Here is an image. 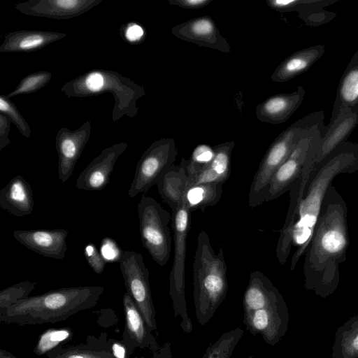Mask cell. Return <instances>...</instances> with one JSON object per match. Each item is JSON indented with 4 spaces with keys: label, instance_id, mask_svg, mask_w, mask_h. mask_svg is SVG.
<instances>
[{
    "label": "cell",
    "instance_id": "cell-32",
    "mask_svg": "<svg viewBox=\"0 0 358 358\" xmlns=\"http://www.w3.org/2000/svg\"><path fill=\"white\" fill-rule=\"evenodd\" d=\"M51 78L52 73L46 71L30 73L20 80L13 91L5 96L10 99L15 96L35 92L46 85Z\"/></svg>",
    "mask_w": 358,
    "mask_h": 358
},
{
    "label": "cell",
    "instance_id": "cell-29",
    "mask_svg": "<svg viewBox=\"0 0 358 358\" xmlns=\"http://www.w3.org/2000/svg\"><path fill=\"white\" fill-rule=\"evenodd\" d=\"M337 0H266L267 5L280 13L296 11L300 18L322 10Z\"/></svg>",
    "mask_w": 358,
    "mask_h": 358
},
{
    "label": "cell",
    "instance_id": "cell-42",
    "mask_svg": "<svg viewBox=\"0 0 358 358\" xmlns=\"http://www.w3.org/2000/svg\"><path fill=\"white\" fill-rule=\"evenodd\" d=\"M67 358H94V357L84 352H74L69 355Z\"/></svg>",
    "mask_w": 358,
    "mask_h": 358
},
{
    "label": "cell",
    "instance_id": "cell-12",
    "mask_svg": "<svg viewBox=\"0 0 358 358\" xmlns=\"http://www.w3.org/2000/svg\"><path fill=\"white\" fill-rule=\"evenodd\" d=\"M289 323L285 301L262 309L243 312V324L253 336L260 334L264 342L275 345L285 336Z\"/></svg>",
    "mask_w": 358,
    "mask_h": 358
},
{
    "label": "cell",
    "instance_id": "cell-21",
    "mask_svg": "<svg viewBox=\"0 0 358 358\" xmlns=\"http://www.w3.org/2000/svg\"><path fill=\"white\" fill-rule=\"evenodd\" d=\"M66 34L51 31L20 30L5 35L0 52H28L61 40Z\"/></svg>",
    "mask_w": 358,
    "mask_h": 358
},
{
    "label": "cell",
    "instance_id": "cell-11",
    "mask_svg": "<svg viewBox=\"0 0 358 358\" xmlns=\"http://www.w3.org/2000/svg\"><path fill=\"white\" fill-rule=\"evenodd\" d=\"M100 287H78L50 291L23 299L12 308L16 310H64L96 301L103 292Z\"/></svg>",
    "mask_w": 358,
    "mask_h": 358
},
{
    "label": "cell",
    "instance_id": "cell-26",
    "mask_svg": "<svg viewBox=\"0 0 358 358\" xmlns=\"http://www.w3.org/2000/svg\"><path fill=\"white\" fill-rule=\"evenodd\" d=\"M234 141L214 146L215 156L191 181L189 187L204 183H224L229 178Z\"/></svg>",
    "mask_w": 358,
    "mask_h": 358
},
{
    "label": "cell",
    "instance_id": "cell-31",
    "mask_svg": "<svg viewBox=\"0 0 358 358\" xmlns=\"http://www.w3.org/2000/svg\"><path fill=\"white\" fill-rule=\"evenodd\" d=\"M124 306L128 330L131 336L138 343H143L147 337V331L144 325V320L131 296L126 293L124 295Z\"/></svg>",
    "mask_w": 358,
    "mask_h": 358
},
{
    "label": "cell",
    "instance_id": "cell-1",
    "mask_svg": "<svg viewBox=\"0 0 358 358\" xmlns=\"http://www.w3.org/2000/svg\"><path fill=\"white\" fill-rule=\"evenodd\" d=\"M348 245L347 206L337 189L331 186L304 253L307 289H314L322 296L335 289L339 281V264L346 259Z\"/></svg>",
    "mask_w": 358,
    "mask_h": 358
},
{
    "label": "cell",
    "instance_id": "cell-23",
    "mask_svg": "<svg viewBox=\"0 0 358 358\" xmlns=\"http://www.w3.org/2000/svg\"><path fill=\"white\" fill-rule=\"evenodd\" d=\"M325 52L324 45H315L298 50L285 58L271 75L275 83L287 82L308 71Z\"/></svg>",
    "mask_w": 358,
    "mask_h": 358
},
{
    "label": "cell",
    "instance_id": "cell-19",
    "mask_svg": "<svg viewBox=\"0 0 358 358\" xmlns=\"http://www.w3.org/2000/svg\"><path fill=\"white\" fill-rule=\"evenodd\" d=\"M357 124L358 103L342 111L326 127L316 154V164L322 162L340 144L346 141Z\"/></svg>",
    "mask_w": 358,
    "mask_h": 358
},
{
    "label": "cell",
    "instance_id": "cell-28",
    "mask_svg": "<svg viewBox=\"0 0 358 358\" xmlns=\"http://www.w3.org/2000/svg\"><path fill=\"white\" fill-rule=\"evenodd\" d=\"M223 183H204L192 185L187 189L184 203L191 212L217 204L222 195Z\"/></svg>",
    "mask_w": 358,
    "mask_h": 358
},
{
    "label": "cell",
    "instance_id": "cell-17",
    "mask_svg": "<svg viewBox=\"0 0 358 358\" xmlns=\"http://www.w3.org/2000/svg\"><path fill=\"white\" fill-rule=\"evenodd\" d=\"M13 235L22 245L43 257L61 260L66 255L68 230H15Z\"/></svg>",
    "mask_w": 358,
    "mask_h": 358
},
{
    "label": "cell",
    "instance_id": "cell-5",
    "mask_svg": "<svg viewBox=\"0 0 358 358\" xmlns=\"http://www.w3.org/2000/svg\"><path fill=\"white\" fill-rule=\"evenodd\" d=\"M323 111L311 113L298 120L282 131L270 145L262 158L249 190L248 203L251 208L262 205L274 173L287 159L299 141L310 129L324 124Z\"/></svg>",
    "mask_w": 358,
    "mask_h": 358
},
{
    "label": "cell",
    "instance_id": "cell-13",
    "mask_svg": "<svg viewBox=\"0 0 358 358\" xmlns=\"http://www.w3.org/2000/svg\"><path fill=\"white\" fill-rule=\"evenodd\" d=\"M91 134V122L86 121L80 127L71 130L66 127L59 129L55 137V148L58 155V178L66 182L72 175Z\"/></svg>",
    "mask_w": 358,
    "mask_h": 358
},
{
    "label": "cell",
    "instance_id": "cell-2",
    "mask_svg": "<svg viewBox=\"0 0 358 358\" xmlns=\"http://www.w3.org/2000/svg\"><path fill=\"white\" fill-rule=\"evenodd\" d=\"M357 171L358 144L348 141L340 144L313 169L298 208L294 227L292 242L298 248L292 258V271L312 239L324 196L334 179L341 173H352Z\"/></svg>",
    "mask_w": 358,
    "mask_h": 358
},
{
    "label": "cell",
    "instance_id": "cell-40",
    "mask_svg": "<svg viewBox=\"0 0 358 358\" xmlns=\"http://www.w3.org/2000/svg\"><path fill=\"white\" fill-rule=\"evenodd\" d=\"M213 0H169L168 3L186 9H198L208 5Z\"/></svg>",
    "mask_w": 358,
    "mask_h": 358
},
{
    "label": "cell",
    "instance_id": "cell-27",
    "mask_svg": "<svg viewBox=\"0 0 358 358\" xmlns=\"http://www.w3.org/2000/svg\"><path fill=\"white\" fill-rule=\"evenodd\" d=\"M333 358H358V315L341 326L335 335Z\"/></svg>",
    "mask_w": 358,
    "mask_h": 358
},
{
    "label": "cell",
    "instance_id": "cell-6",
    "mask_svg": "<svg viewBox=\"0 0 358 358\" xmlns=\"http://www.w3.org/2000/svg\"><path fill=\"white\" fill-rule=\"evenodd\" d=\"M171 212L174 252L169 276V294L173 303L174 316H180V325L182 329L185 333H191L193 325L188 315L185 300V266L192 212L185 203Z\"/></svg>",
    "mask_w": 358,
    "mask_h": 358
},
{
    "label": "cell",
    "instance_id": "cell-44",
    "mask_svg": "<svg viewBox=\"0 0 358 358\" xmlns=\"http://www.w3.org/2000/svg\"><path fill=\"white\" fill-rule=\"evenodd\" d=\"M247 358H255V355H250Z\"/></svg>",
    "mask_w": 358,
    "mask_h": 358
},
{
    "label": "cell",
    "instance_id": "cell-37",
    "mask_svg": "<svg viewBox=\"0 0 358 358\" xmlns=\"http://www.w3.org/2000/svg\"><path fill=\"white\" fill-rule=\"evenodd\" d=\"M120 35L128 42L138 43L143 40L145 32L138 24L129 22L121 27Z\"/></svg>",
    "mask_w": 358,
    "mask_h": 358
},
{
    "label": "cell",
    "instance_id": "cell-18",
    "mask_svg": "<svg viewBox=\"0 0 358 358\" xmlns=\"http://www.w3.org/2000/svg\"><path fill=\"white\" fill-rule=\"evenodd\" d=\"M305 94L303 86L299 85L296 90L292 93L271 96L257 106L256 117L260 122L265 123H283L301 105Z\"/></svg>",
    "mask_w": 358,
    "mask_h": 358
},
{
    "label": "cell",
    "instance_id": "cell-22",
    "mask_svg": "<svg viewBox=\"0 0 358 358\" xmlns=\"http://www.w3.org/2000/svg\"><path fill=\"white\" fill-rule=\"evenodd\" d=\"M0 206L17 217L29 215L32 213L34 207L33 191L22 176H15L1 189Z\"/></svg>",
    "mask_w": 358,
    "mask_h": 358
},
{
    "label": "cell",
    "instance_id": "cell-24",
    "mask_svg": "<svg viewBox=\"0 0 358 358\" xmlns=\"http://www.w3.org/2000/svg\"><path fill=\"white\" fill-rule=\"evenodd\" d=\"M156 185L162 200L172 211L183 204L185 192L189 187V178L180 164H173Z\"/></svg>",
    "mask_w": 358,
    "mask_h": 358
},
{
    "label": "cell",
    "instance_id": "cell-20",
    "mask_svg": "<svg viewBox=\"0 0 358 358\" xmlns=\"http://www.w3.org/2000/svg\"><path fill=\"white\" fill-rule=\"evenodd\" d=\"M285 301L270 279L263 273L254 271L243 297V312L266 308Z\"/></svg>",
    "mask_w": 358,
    "mask_h": 358
},
{
    "label": "cell",
    "instance_id": "cell-15",
    "mask_svg": "<svg viewBox=\"0 0 358 358\" xmlns=\"http://www.w3.org/2000/svg\"><path fill=\"white\" fill-rule=\"evenodd\" d=\"M171 33L177 38L227 53L231 46L220 34L214 20L210 16L194 17L174 26Z\"/></svg>",
    "mask_w": 358,
    "mask_h": 358
},
{
    "label": "cell",
    "instance_id": "cell-9",
    "mask_svg": "<svg viewBox=\"0 0 358 358\" xmlns=\"http://www.w3.org/2000/svg\"><path fill=\"white\" fill-rule=\"evenodd\" d=\"M326 127L321 124L308 130L287 159L272 176L264 202L274 200L289 190L301 173L309 155L318 150Z\"/></svg>",
    "mask_w": 358,
    "mask_h": 358
},
{
    "label": "cell",
    "instance_id": "cell-3",
    "mask_svg": "<svg viewBox=\"0 0 358 358\" xmlns=\"http://www.w3.org/2000/svg\"><path fill=\"white\" fill-rule=\"evenodd\" d=\"M193 300L197 322L206 325L224 300L228 290L227 268L222 247L216 254L210 236L201 231L193 264Z\"/></svg>",
    "mask_w": 358,
    "mask_h": 358
},
{
    "label": "cell",
    "instance_id": "cell-4",
    "mask_svg": "<svg viewBox=\"0 0 358 358\" xmlns=\"http://www.w3.org/2000/svg\"><path fill=\"white\" fill-rule=\"evenodd\" d=\"M61 92L68 97L83 98L106 92L114 98L111 120L116 122L126 115L134 117L138 112L137 101L145 94V88L115 71L90 70L63 85Z\"/></svg>",
    "mask_w": 358,
    "mask_h": 358
},
{
    "label": "cell",
    "instance_id": "cell-14",
    "mask_svg": "<svg viewBox=\"0 0 358 358\" xmlns=\"http://www.w3.org/2000/svg\"><path fill=\"white\" fill-rule=\"evenodd\" d=\"M103 0H27L14 8L26 15L55 20L78 17L99 5Z\"/></svg>",
    "mask_w": 358,
    "mask_h": 358
},
{
    "label": "cell",
    "instance_id": "cell-43",
    "mask_svg": "<svg viewBox=\"0 0 358 358\" xmlns=\"http://www.w3.org/2000/svg\"><path fill=\"white\" fill-rule=\"evenodd\" d=\"M163 358H172L171 345L169 343L164 345V354Z\"/></svg>",
    "mask_w": 358,
    "mask_h": 358
},
{
    "label": "cell",
    "instance_id": "cell-16",
    "mask_svg": "<svg viewBox=\"0 0 358 358\" xmlns=\"http://www.w3.org/2000/svg\"><path fill=\"white\" fill-rule=\"evenodd\" d=\"M127 147V142H120L103 149L80 173L76 187L87 191L104 189L109 183L116 161Z\"/></svg>",
    "mask_w": 358,
    "mask_h": 358
},
{
    "label": "cell",
    "instance_id": "cell-10",
    "mask_svg": "<svg viewBox=\"0 0 358 358\" xmlns=\"http://www.w3.org/2000/svg\"><path fill=\"white\" fill-rule=\"evenodd\" d=\"M119 263L128 294L134 300L148 327L155 330V311L149 284V271L142 255L124 250Z\"/></svg>",
    "mask_w": 358,
    "mask_h": 358
},
{
    "label": "cell",
    "instance_id": "cell-8",
    "mask_svg": "<svg viewBox=\"0 0 358 358\" xmlns=\"http://www.w3.org/2000/svg\"><path fill=\"white\" fill-rule=\"evenodd\" d=\"M178 149L173 138L152 142L138 160L128 191L130 198L145 193L156 185L176 159Z\"/></svg>",
    "mask_w": 358,
    "mask_h": 358
},
{
    "label": "cell",
    "instance_id": "cell-33",
    "mask_svg": "<svg viewBox=\"0 0 358 358\" xmlns=\"http://www.w3.org/2000/svg\"><path fill=\"white\" fill-rule=\"evenodd\" d=\"M0 113L8 117L20 133L25 138H29L31 130L29 124L21 115L16 106L5 95L0 96Z\"/></svg>",
    "mask_w": 358,
    "mask_h": 358
},
{
    "label": "cell",
    "instance_id": "cell-25",
    "mask_svg": "<svg viewBox=\"0 0 358 358\" xmlns=\"http://www.w3.org/2000/svg\"><path fill=\"white\" fill-rule=\"evenodd\" d=\"M358 103V50L344 71L337 88L330 122L344 110Z\"/></svg>",
    "mask_w": 358,
    "mask_h": 358
},
{
    "label": "cell",
    "instance_id": "cell-35",
    "mask_svg": "<svg viewBox=\"0 0 358 358\" xmlns=\"http://www.w3.org/2000/svg\"><path fill=\"white\" fill-rule=\"evenodd\" d=\"M35 282H21L1 292V301L11 302L28 294L34 287Z\"/></svg>",
    "mask_w": 358,
    "mask_h": 358
},
{
    "label": "cell",
    "instance_id": "cell-41",
    "mask_svg": "<svg viewBox=\"0 0 358 358\" xmlns=\"http://www.w3.org/2000/svg\"><path fill=\"white\" fill-rule=\"evenodd\" d=\"M112 349L113 355L116 358L125 357V349L122 345L118 343H114L112 346Z\"/></svg>",
    "mask_w": 358,
    "mask_h": 358
},
{
    "label": "cell",
    "instance_id": "cell-39",
    "mask_svg": "<svg viewBox=\"0 0 358 358\" xmlns=\"http://www.w3.org/2000/svg\"><path fill=\"white\" fill-rule=\"evenodd\" d=\"M12 122L2 113H0V150L9 145L10 141L9 132Z\"/></svg>",
    "mask_w": 358,
    "mask_h": 358
},
{
    "label": "cell",
    "instance_id": "cell-7",
    "mask_svg": "<svg viewBox=\"0 0 358 358\" xmlns=\"http://www.w3.org/2000/svg\"><path fill=\"white\" fill-rule=\"evenodd\" d=\"M141 240L152 260L164 266L170 258L172 215L155 199L143 194L137 205Z\"/></svg>",
    "mask_w": 358,
    "mask_h": 358
},
{
    "label": "cell",
    "instance_id": "cell-38",
    "mask_svg": "<svg viewBox=\"0 0 358 358\" xmlns=\"http://www.w3.org/2000/svg\"><path fill=\"white\" fill-rule=\"evenodd\" d=\"M101 254L106 262H120L122 257L120 250L116 243L111 238L106 237L102 240L101 247Z\"/></svg>",
    "mask_w": 358,
    "mask_h": 358
},
{
    "label": "cell",
    "instance_id": "cell-36",
    "mask_svg": "<svg viewBox=\"0 0 358 358\" xmlns=\"http://www.w3.org/2000/svg\"><path fill=\"white\" fill-rule=\"evenodd\" d=\"M85 257L96 274H101L106 266V261L96 245L92 243L87 244L84 249Z\"/></svg>",
    "mask_w": 358,
    "mask_h": 358
},
{
    "label": "cell",
    "instance_id": "cell-34",
    "mask_svg": "<svg viewBox=\"0 0 358 358\" xmlns=\"http://www.w3.org/2000/svg\"><path fill=\"white\" fill-rule=\"evenodd\" d=\"M69 332L65 329L50 330L43 334L38 343L37 350L40 354L46 352L55 347L59 343L66 339Z\"/></svg>",
    "mask_w": 358,
    "mask_h": 358
},
{
    "label": "cell",
    "instance_id": "cell-30",
    "mask_svg": "<svg viewBox=\"0 0 358 358\" xmlns=\"http://www.w3.org/2000/svg\"><path fill=\"white\" fill-rule=\"evenodd\" d=\"M243 334L244 331L240 327L224 333L207 348L202 358H231Z\"/></svg>",
    "mask_w": 358,
    "mask_h": 358
}]
</instances>
